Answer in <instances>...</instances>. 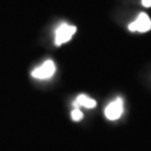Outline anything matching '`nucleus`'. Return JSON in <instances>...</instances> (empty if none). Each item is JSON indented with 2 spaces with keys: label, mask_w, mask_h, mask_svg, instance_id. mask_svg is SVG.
I'll return each mask as SVG.
<instances>
[{
  "label": "nucleus",
  "mask_w": 151,
  "mask_h": 151,
  "mask_svg": "<svg viewBox=\"0 0 151 151\" xmlns=\"http://www.w3.org/2000/svg\"><path fill=\"white\" fill-rule=\"evenodd\" d=\"M76 32L75 26H70L67 24H62L60 27L56 29L55 32V45L60 46L63 44L67 43L73 37V35Z\"/></svg>",
  "instance_id": "nucleus-1"
},
{
  "label": "nucleus",
  "mask_w": 151,
  "mask_h": 151,
  "mask_svg": "<svg viewBox=\"0 0 151 151\" xmlns=\"http://www.w3.org/2000/svg\"><path fill=\"white\" fill-rule=\"evenodd\" d=\"M55 70H56V66L55 63L52 60H46L44 64H42L39 67L32 72V76L38 80H47L50 78L54 75Z\"/></svg>",
  "instance_id": "nucleus-2"
},
{
  "label": "nucleus",
  "mask_w": 151,
  "mask_h": 151,
  "mask_svg": "<svg viewBox=\"0 0 151 151\" xmlns=\"http://www.w3.org/2000/svg\"><path fill=\"white\" fill-rule=\"evenodd\" d=\"M129 29L131 32H146L151 29V20L149 16L141 12L138 16V18L135 19L133 22H131L129 25Z\"/></svg>",
  "instance_id": "nucleus-3"
},
{
  "label": "nucleus",
  "mask_w": 151,
  "mask_h": 151,
  "mask_svg": "<svg viewBox=\"0 0 151 151\" xmlns=\"http://www.w3.org/2000/svg\"><path fill=\"white\" fill-rule=\"evenodd\" d=\"M123 112V101L121 97H118L116 100H114L113 102L109 104L105 109V116L109 120H118L122 115Z\"/></svg>",
  "instance_id": "nucleus-4"
},
{
  "label": "nucleus",
  "mask_w": 151,
  "mask_h": 151,
  "mask_svg": "<svg viewBox=\"0 0 151 151\" xmlns=\"http://www.w3.org/2000/svg\"><path fill=\"white\" fill-rule=\"evenodd\" d=\"M73 105H74L75 108H78V109H80V106L92 109L96 105V102H95L93 99H91V97L86 96V95H84V94H81V95H78V96L76 97V100L74 101Z\"/></svg>",
  "instance_id": "nucleus-5"
},
{
  "label": "nucleus",
  "mask_w": 151,
  "mask_h": 151,
  "mask_svg": "<svg viewBox=\"0 0 151 151\" xmlns=\"http://www.w3.org/2000/svg\"><path fill=\"white\" fill-rule=\"evenodd\" d=\"M72 119L74 121H80V120L83 119V113L78 108H75L72 111Z\"/></svg>",
  "instance_id": "nucleus-6"
},
{
  "label": "nucleus",
  "mask_w": 151,
  "mask_h": 151,
  "mask_svg": "<svg viewBox=\"0 0 151 151\" xmlns=\"http://www.w3.org/2000/svg\"><path fill=\"white\" fill-rule=\"evenodd\" d=\"M142 5L145 7H151V0H142Z\"/></svg>",
  "instance_id": "nucleus-7"
}]
</instances>
